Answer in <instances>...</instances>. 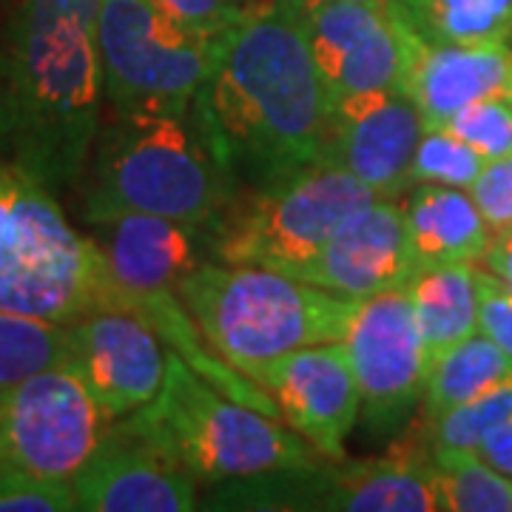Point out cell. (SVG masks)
Wrapping results in <instances>:
<instances>
[{"mask_svg": "<svg viewBox=\"0 0 512 512\" xmlns=\"http://www.w3.org/2000/svg\"><path fill=\"white\" fill-rule=\"evenodd\" d=\"M330 106L305 12L293 0H265L220 37L197 100L225 165L259 185L325 160Z\"/></svg>", "mask_w": 512, "mask_h": 512, "instance_id": "obj_1", "label": "cell"}, {"mask_svg": "<svg viewBox=\"0 0 512 512\" xmlns=\"http://www.w3.org/2000/svg\"><path fill=\"white\" fill-rule=\"evenodd\" d=\"M100 0H20L0 40V143L60 191L80 180L100 131Z\"/></svg>", "mask_w": 512, "mask_h": 512, "instance_id": "obj_2", "label": "cell"}, {"mask_svg": "<svg viewBox=\"0 0 512 512\" xmlns=\"http://www.w3.org/2000/svg\"><path fill=\"white\" fill-rule=\"evenodd\" d=\"M191 117V114H188ZM177 114H114L100 126L83 194V220L157 214L188 228L220 225L228 174L205 123Z\"/></svg>", "mask_w": 512, "mask_h": 512, "instance_id": "obj_3", "label": "cell"}, {"mask_svg": "<svg viewBox=\"0 0 512 512\" xmlns=\"http://www.w3.org/2000/svg\"><path fill=\"white\" fill-rule=\"evenodd\" d=\"M106 308L123 299L100 245L74 231L49 185L0 163V313L72 325Z\"/></svg>", "mask_w": 512, "mask_h": 512, "instance_id": "obj_4", "label": "cell"}, {"mask_svg": "<svg viewBox=\"0 0 512 512\" xmlns=\"http://www.w3.org/2000/svg\"><path fill=\"white\" fill-rule=\"evenodd\" d=\"M177 293L205 342L248 379L296 348L342 342L359 302L274 268L228 262L197 265Z\"/></svg>", "mask_w": 512, "mask_h": 512, "instance_id": "obj_5", "label": "cell"}, {"mask_svg": "<svg viewBox=\"0 0 512 512\" xmlns=\"http://www.w3.org/2000/svg\"><path fill=\"white\" fill-rule=\"evenodd\" d=\"M163 441L197 481L231 484L316 461V450L274 416L225 396L165 350L157 396L131 413Z\"/></svg>", "mask_w": 512, "mask_h": 512, "instance_id": "obj_6", "label": "cell"}, {"mask_svg": "<svg viewBox=\"0 0 512 512\" xmlns=\"http://www.w3.org/2000/svg\"><path fill=\"white\" fill-rule=\"evenodd\" d=\"M379 202V194L328 163L256 188L217 225V259L285 271L322 251Z\"/></svg>", "mask_w": 512, "mask_h": 512, "instance_id": "obj_7", "label": "cell"}, {"mask_svg": "<svg viewBox=\"0 0 512 512\" xmlns=\"http://www.w3.org/2000/svg\"><path fill=\"white\" fill-rule=\"evenodd\" d=\"M217 46L180 29L151 0H100L97 49L114 114L188 117L211 80Z\"/></svg>", "mask_w": 512, "mask_h": 512, "instance_id": "obj_8", "label": "cell"}, {"mask_svg": "<svg viewBox=\"0 0 512 512\" xmlns=\"http://www.w3.org/2000/svg\"><path fill=\"white\" fill-rule=\"evenodd\" d=\"M111 419L72 367L55 365L0 393V461L72 481Z\"/></svg>", "mask_w": 512, "mask_h": 512, "instance_id": "obj_9", "label": "cell"}, {"mask_svg": "<svg viewBox=\"0 0 512 512\" xmlns=\"http://www.w3.org/2000/svg\"><path fill=\"white\" fill-rule=\"evenodd\" d=\"M228 501L237 507L342 512H436L441 510L439 473L433 458L387 456L319 467L316 461L268 476L242 478ZM220 498V501H222Z\"/></svg>", "mask_w": 512, "mask_h": 512, "instance_id": "obj_10", "label": "cell"}, {"mask_svg": "<svg viewBox=\"0 0 512 512\" xmlns=\"http://www.w3.org/2000/svg\"><path fill=\"white\" fill-rule=\"evenodd\" d=\"M77 510L191 512L197 478L131 413L114 419L72 478Z\"/></svg>", "mask_w": 512, "mask_h": 512, "instance_id": "obj_11", "label": "cell"}, {"mask_svg": "<svg viewBox=\"0 0 512 512\" xmlns=\"http://www.w3.org/2000/svg\"><path fill=\"white\" fill-rule=\"evenodd\" d=\"M359 382L362 407L376 430H387L424 396L427 353L407 288L359 299L342 339Z\"/></svg>", "mask_w": 512, "mask_h": 512, "instance_id": "obj_12", "label": "cell"}, {"mask_svg": "<svg viewBox=\"0 0 512 512\" xmlns=\"http://www.w3.org/2000/svg\"><path fill=\"white\" fill-rule=\"evenodd\" d=\"M274 396L282 421L291 424L316 453L345 458V444L362 410V393L342 342L296 348L254 376Z\"/></svg>", "mask_w": 512, "mask_h": 512, "instance_id": "obj_13", "label": "cell"}, {"mask_svg": "<svg viewBox=\"0 0 512 512\" xmlns=\"http://www.w3.org/2000/svg\"><path fill=\"white\" fill-rule=\"evenodd\" d=\"M66 367L114 421L157 396L165 379V345L143 316L106 308L69 325Z\"/></svg>", "mask_w": 512, "mask_h": 512, "instance_id": "obj_14", "label": "cell"}, {"mask_svg": "<svg viewBox=\"0 0 512 512\" xmlns=\"http://www.w3.org/2000/svg\"><path fill=\"white\" fill-rule=\"evenodd\" d=\"M424 123L399 89L348 94L330 106L322 163L345 168L370 185L379 200H393L410 185V165Z\"/></svg>", "mask_w": 512, "mask_h": 512, "instance_id": "obj_15", "label": "cell"}, {"mask_svg": "<svg viewBox=\"0 0 512 512\" xmlns=\"http://www.w3.org/2000/svg\"><path fill=\"white\" fill-rule=\"evenodd\" d=\"M308 40L330 103L359 92L399 89L404 23L387 3H322L305 12Z\"/></svg>", "mask_w": 512, "mask_h": 512, "instance_id": "obj_16", "label": "cell"}, {"mask_svg": "<svg viewBox=\"0 0 512 512\" xmlns=\"http://www.w3.org/2000/svg\"><path fill=\"white\" fill-rule=\"evenodd\" d=\"M282 274L348 299H367L404 288L416 274V265L407 245L402 208L393 200H379L362 220L330 239L322 251L293 262Z\"/></svg>", "mask_w": 512, "mask_h": 512, "instance_id": "obj_17", "label": "cell"}, {"mask_svg": "<svg viewBox=\"0 0 512 512\" xmlns=\"http://www.w3.org/2000/svg\"><path fill=\"white\" fill-rule=\"evenodd\" d=\"M510 69V46H441L404 26L399 92L413 100L424 128H441L464 106L504 94Z\"/></svg>", "mask_w": 512, "mask_h": 512, "instance_id": "obj_18", "label": "cell"}, {"mask_svg": "<svg viewBox=\"0 0 512 512\" xmlns=\"http://www.w3.org/2000/svg\"><path fill=\"white\" fill-rule=\"evenodd\" d=\"M194 228L157 214H120L94 222V242L109 262L120 293L177 291L197 262Z\"/></svg>", "mask_w": 512, "mask_h": 512, "instance_id": "obj_19", "label": "cell"}, {"mask_svg": "<svg viewBox=\"0 0 512 512\" xmlns=\"http://www.w3.org/2000/svg\"><path fill=\"white\" fill-rule=\"evenodd\" d=\"M402 214L416 271L453 262H478L493 237L470 191L464 188L419 185Z\"/></svg>", "mask_w": 512, "mask_h": 512, "instance_id": "obj_20", "label": "cell"}, {"mask_svg": "<svg viewBox=\"0 0 512 512\" xmlns=\"http://www.w3.org/2000/svg\"><path fill=\"white\" fill-rule=\"evenodd\" d=\"M427 359L478 333L476 262L424 268L404 285Z\"/></svg>", "mask_w": 512, "mask_h": 512, "instance_id": "obj_21", "label": "cell"}, {"mask_svg": "<svg viewBox=\"0 0 512 512\" xmlns=\"http://www.w3.org/2000/svg\"><path fill=\"white\" fill-rule=\"evenodd\" d=\"M512 359L481 330L427 359L424 373V410L430 419L441 413L476 402L481 396L510 387Z\"/></svg>", "mask_w": 512, "mask_h": 512, "instance_id": "obj_22", "label": "cell"}, {"mask_svg": "<svg viewBox=\"0 0 512 512\" xmlns=\"http://www.w3.org/2000/svg\"><path fill=\"white\" fill-rule=\"evenodd\" d=\"M404 26L441 46H510L512 0H390Z\"/></svg>", "mask_w": 512, "mask_h": 512, "instance_id": "obj_23", "label": "cell"}, {"mask_svg": "<svg viewBox=\"0 0 512 512\" xmlns=\"http://www.w3.org/2000/svg\"><path fill=\"white\" fill-rule=\"evenodd\" d=\"M439 473L441 510L450 512H512V478L473 450L433 447Z\"/></svg>", "mask_w": 512, "mask_h": 512, "instance_id": "obj_24", "label": "cell"}, {"mask_svg": "<svg viewBox=\"0 0 512 512\" xmlns=\"http://www.w3.org/2000/svg\"><path fill=\"white\" fill-rule=\"evenodd\" d=\"M69 325L0 313V393L40 370L66 365Z\"/></svg>", "mask_w": 512, "mask_h": 512, "instance_id": "obj_25", "label": "cell"}, {"mask_svg": "<svg viewBox=\"0 0 512 512\" xmlns=\"http://www.w3.org/2000/svg\"><path fill=\"white\" fill-rule=\"evenodd\" d=\"M484 165L487 160L478 151L447 134L444 128H424L410 165V183L450 185L467 191L478 180Z\"/></svg>", "mask_w": 512, "mask_h": 512, "instance_id": "obj_26", "label": "cell"}, {"mask_svg": "<svg viewBox=\"0 0 512 512\" xmlns=\"http://www.w3.org/2000/svg\"><path fill=\"white\" fill-rule=\"evenodd\" d=\"M441 128L478 151L487 163L512 157V106L504 94L464 106Z\"/></svg>", "mask_w": 512, "mask_h": 512, "instance_id": "obj_27", "label": "cell"}, {"mask_svg": "<svg viewBox=\"0 0 512 512\" xmlns=\"http://www.w3.org/2000/svg\"><path fill=\"white\" fill-rule=\"evenodd\" d=\"M507 419H512V384L436 416L433 419V447L476 453L481 439Z\"/></svg>", "mask_w": 512, "mask_h": 512, "instance_id": "obj_28", "label": "cell"}, {"mask_svg": "<svg viewBox=\"0 0 512 512\" xmlns=\"http://www.w3.org/2000/svg\"><path fill=\"white\" fill-rule=\"evenodd\" d=\"M77 510L72 481H52L0 461V512Z\"/></svg>", "mask_w": 512, "mask_h": 512, "instance_id": "obj_29", "label": "cell"}, {"mask_svg": "<svg viewBox=\"0 0 512 512\" xmlns=\"http://www.w3.org/2000/svg\"><path fill=\"white\" fill-rule=\"evenodd\" d=\"M165 18L202 40H220L259 9V0H151Z\"/></svg>", "mask_w": 512, "mask_h": 512, "instance_id": "obj_30", "label": "cell"}, {"mask_svg": "<svg viewBox=\"0 0 512 512\" xmlns=\"http://www.w3.org/2000/svg\"><path fill=\"white\" fill-rule=\"evenodd\" d=\"M478 330L512 359V285L487 268H476Z\"/></svg>", "mask_w": 512, "mask_h": 512, "instance_id": "obj_31", "label": "cell"}, {"mask_svg": "<svg viewBox=\"0 0 512 512\" xmlns=\"http://www.w3.org/2000/svg\"><path fill=\"white\" fill-rule=\"evenodd\" d=\"M467 191L493 234L512 228V157L484 165Z\"/></svg>", "mask_w": 512, "mask_h": 512, "instance_id": "obj_32", "label": "cell"}, {"mask_svg": "<svg viewBox=\"0 0 512 512\" xmlns=\"http://www.w3.org/2000/svg\"><path fill=\"white\" fill-rule=\"evenodd\" d=\"M478 456L484 458L487 464H493L498 473L512 478V419L501 421L498 427H493L476 450Z\"/></svg>", "mask_w": 512, "mask_h": 512, "instance_id": "obj_33", "label": "cell"}, {"mask_svg": "<svg viewBox=\"0 0 512 512\" xmlns=\"http://www.w3.org/2000/svg\"><path fill=\"white\" fill-rule=\"evenodd\" d=\"M481 259H484V268L490 274L501 276L504 282L512 285V228H504V231L493 234Z\"/></svg>", "mask_w": 512, "mask_h": 512, "instance_id": "obj_34", "label": "cell"}, {"mask_svg": "<svg viewBox=\"0 0 512 512\" xmlns=\"http://www.w3.org/2000/svg\"><path fill=\"white\" fill-rule=\"evenodd\" d=\"M302 12H308L313 6H322V3H387V0H293Z\"/></svg>", "mask_w": 512, "mask_h": 512, "instance_id": "obj_35", "label": "cell"}, {"mask_svg": "<svg viewBox=\"0 0 512 512\" xmlns=\"http://www.w3.org/2000/svg\"><path fill=\"white\" fill-rule=\"evenodd\" d=\"M504 97L510 100V106H512V69H510V80H507V89H504Z\"/></svg>", "mask_w": 512, "mask_h": 512, "instance_id": "obj_36", "label": "cell"}]
</instances>
